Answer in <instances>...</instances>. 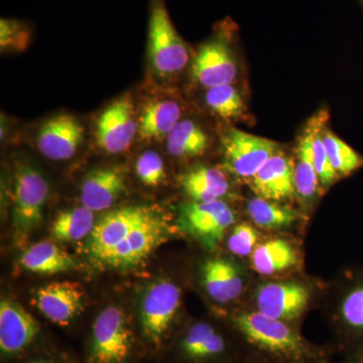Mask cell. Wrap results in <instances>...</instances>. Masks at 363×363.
Returning <instances> with one entry per match:
<instances>
[{
	"label": "cell",
	"instance_id": "obj_1",
	"mask_svg": "<svg viewBox=\"0 0 363 363\" xmlns=\"http://www.w3.org/2000/svg\"><path fill=\"white\" fill-rule=\"evenodd\" d=\"M233 325L247 345L269 363H313L316 350L286 322L259 311L238 313Z\"/></svg>",
	"mask_w": 363,
	"mask_h": 363
},
{
	"label": "cell",
	"instance_id": "obj_2",
	"mask_svg": "<svg viewBox=\"0 0 363 363\" xmlns=\"http://www.w3.org/2000/svg\"><path fill=\"white\" fill-rule=\"evenodd\" d=\"M147 30L150 65L157 75L172 77L185 70L190 52L177 32L164 0L150 2Z\"/></svg>",
	"mask_w": 363,
	"mask_h": 363
},
{
	"label": "cell",
	"instance_id": "obj_3",
	"mask_svg": "<svg viewBox=\"0 0 363 363\" xmlns=\"http://www.w3.org/2000/svg\"><path fill=\"white\" fill-rule=\"evenodd\" d=\"M169 234L171 230L166 216L157 211L147 221L135 227L119 245L98 260L95 266L121 271L140 266L168 240Z\"/></svg>",
	"mask_w": 363,
	"mask_h": 363
},
{
	"label": "cell",
	"instance_id": "obj_4",
	"mask_svg": "<svg viewBox=\"0 0 363 363\" xmlns=\"http://www.w3.org/2000/svg\"><path fill=\"white\" fill-rule=\"evenodd\" d=\"M49 184L38 169L20 164L14 173L13 224L20 238L30 235L43 220Z\"/></svg>",
	"mask_w": 363,
	"mask_h": 363
},
{
	"label": "cell",
	"instance_id": "obj_5",
	"mask_svg": "<svg viewBox=\"0 0 363 363\" xmlns=\"http://www.w3.org/2000/svg\"><path fill=\"white\" fill-rule=\"evenodd\" d=\"M133 342V331L125 313L117 306H108L93 325L87 363H125Z\"/></svg>",
	"mask_w": 363,
	"mask_h": 363
},
{
	"label": "cell",
	"instance_id": "obj_6",
	"mask_svg": "<svg viewBox=\"0 0 363 363\" xmlns=\"http://www.w3.org/2000/svg\"><path fill=\"white\" fill-rule=\"evenodd\" d=\"M233 28L221 26L214 37L204 43L192 61L193 80L202 87L233 84L238 69L234 59L230 40Z\"/></svg>",
	"mask_w": 363,
	"mask_h": 363
},
{
	"label": "cell",
	"instance_id": "obj_7",
	"mask_svg": "<svg viewBox=\"0 0 363 363\" xmlns=\"http://www.w3.org/2000/svg\"><path fill=\"white\" fill-rule=\"evenodd\" d=\"M179 226L209 250L218 247L228 229L235 223V214L222 200L190 202L179 210Z\"/></svg>",
	"mask_w": 363,
	"mask_h": 363
},
{
	"label": "cell",
	"instance_id": "obj_8",
	"mask_svg": "<svg viewBox=\"0 0 363 363\" xmlns=\"http://www.w3.org/2000/svg\"><path fill=\"white\" fill-rule=\"evenodd\" d=\"M222 147L225 168L240 180L248 182L279 150L278 143L236 128L224 135Z\"/></svg>",
	"mask_w": 363,
	"mask_h": 363
},
{
	"label": "cell",
	"instance_id": "obj_9",
	"mask_svg": "<svg viewBox=\"0 0 363 363\" xmlns=\"http://www.w3.org/2000/svg\"><path fill=\"white\" fill-rule=\"evenodd\" d=\"M181 305V290L169 279H159L145 290L140 317L143 336L159 345L166 335Z\"/></svg>",
	"mask_w": 363,
	"mask_h": 363
},
{
	"label": "cell",
	"instance_id": "obj_10",
	"mask_svg": "<svg viewBox=\"0 0 363 363\" xmlns=\"http://www.w3.org/2000/svg\"><path fill=\"white\" fill-rule=\"evenodd\" d=\"M157 210L150 206H126L113 210L96 222L88 236L85 252L92 264L104 257L135 228L150 218Z\"/></svg>",
	"mask_w": 363,
	"mask_h": 363
},
{
	"label": "cell",
	"instance_id": "obj_11",
	"mask_svg": "<svg viewBox=\"0 0 363 363\" xmlns=\"http://www.w3.org/2000/svg\"><path fill=\"white\" fill-rule=\"evenodd\" d=\"M138 135V119L133 98L124 94L111 102L98 118L95 138L107 154H123Z\"/></svg>",
	"mask_w": 363,
	"mask_h": 363
},
{
	"label": "cell",
	"instance_id": "obj_12",
	"mask_svg": "<svg viewBox=\"0 0 363 363\" xmlns=\"http://www.w3.org/2000/svg\"><path fill=\"white\" fill-rule=\"evenodd\" d=\"M84 140V126L71 114L47 119L37 133V147L52 161H67L77 154Z\"/></svg>",
	"mask_w": 363,
	"mask_h": 363
},
{
	"label": "cell",
	"instance_id": "obj_13",
	"mask_svg": "<svg viewBox=\"0 0 363 363\" xmlns=\"http://www.w3.org/2000/svg\"><path fill=\"white\" fill-rule=\"evenodd\" d=\"M33 302L48 320L65 326L84 311L86 294L75 281H52L35 291Z\"/></svg>",
	"mask_w": 363,
	"mask_h": 363
},
{
	"label": "cell",
	"instance_id": "obj_14",
	"mask_svg": "<svg viewBox=\"0 0 363 363\" xmlns=\"http://www.w3.org/2000/svg\"><path fill=\"white\" fill-rule=\"evenodd\" d=\"M310 300L307 286L296 281H271L257 290V311L281 321H295L305 311Z\"/></svg>",
	"mask_w": 363,
	"mask_h": 363
},
{
	"label": "cell",
	"instance_id": "obj_15",
	"mask_svg": "<svg viewBox=\"0 0 363 363\" xmlns=\"http://www.w3.org/2000/svg\"><path fill=\"white\" fill-rule=\"evenodd\" d=\"M257 197L271 201H281L296 194L295 162L284 152H278L250 181Z\"/></svg>",
	"mask_w": 363,
	"mask_h": 363
},
{
	"label": "cell",
	"instance_id": "obj_16",
	"mask_svg": "<svg viewBox=\"0 0 363 363\" xmlns=\"http://www.w3.org/2000/svg\"><path fill=\"white\" fill-rule=\"evenodd\" d=\"M39 323L25 308L13 301L0 303V350L4 354H16L26 350L37 337Z\"/></svg>",
	"mask_w": 363,
	"mask_h": 363
},
{
	"label": "cell",
	"instance_id": "obj_17",
	"mask_svg": "<svg viewBox=\"0 0 363 363\" xmlns=\"http://www.w3.org/2000/svg\"><path fill=\"white\" fill-rule=\"evenodd\" d=\"M125 188V176L121 169L106 167L94 169L81 184V204L93 212L104 211L116 204Z\"/></svg>",
	"mask_w": 363,
	"mask_h": 363
},
{
	"label": "cell",
	"instance_id": "obj_18",
	"mask_svg": "<svg viewBox=\"0 0 363 363\" xmlns=\"http://www.w3.org/2000/svg\"><path fill=\"white\" fill-rule=\"evenodd\" d=\"M183 108L178 100L155 98L143 105L138 119V136L143 140H161L167 138L182 121Z\"/></svg>",
	"mask_w": 363,
	"mask_h": 363
},
{
	"label": "cell",
	"instance_id": "obj_19",
	"mask_svg": "<svg viewBox=\"0 0 363 363\" xmlns=\"http://www.w3.org/2000/svg\"><path fill=\"white\" fill-rule=\"evenodd\" d=\"M201 278L209 297L221 304L240 297L245 285L238 267L222 257L207 260L202 267Z\"/></svg>",
	"mask_w": 363,
	"mask_h": 363
},
{
	"label": "cell",
	"instance_id": "obj_20",
	"mask_svg": "<svg viewBox=\"0 0 363 363\" xmlns=\"http://www.w3.org/2000/svg\"><path fill=\"white\" fill-rule=\"evenodd\" d=\"M20 264L26 271L43 276H52L78 267L71 255L50 241H40L26 248L21 253Z\"/></svg>",
	"mask_w": 363,
	"mask_h": 363
},
{
	"label": "cell",
	"instance_id": "obj_21",
	"mask_svg": "<svg viewBox=\"0 0 363 363\" xmlns=\"http://www.w3.org/2000/svg\"><path fill=\"white\" fill-rule=\"evenodd\" d=\"M181 186L192 202L221 200L229 191V182L221 169L197 166L184 174Z\"/></svg>",
	"mask_w": 363,
	"mask_h": 363
},
{
	"label": "cell",
	"instance_id": "obj_22",
	"mask_svg": "<svg viewBox=\"0 0 363 363\" xmlns=\"http://www.w3.org/2000/svg\"><path fill=\"white\" fill-rule=\"evenodd\" d=\"M320 116L321 112L313 117L298 140L297 161L295 162L296 194L305 200L315 197L320 188L313 156V135Z\"/></svg>",
	"mask_w": 363,
	"mask_h": 363
},
{
	"label": "cell",
	"instance_id": "obj_23",
	"mask_svg": "<svg viewBox=\"0 0 363 363\" xmlns=\"http://www.w3.org/2000/svg\"><path fill=\"white\" fill-rule=\"evenodd\" d=\"M297 252L281 238L264 241L252 253V266L262 276H272L292 269L297 264Z\"/></svg>",
	"mask_w": 363,
	"mask_h": 363
},
{
	"label": "cell",
	"instance_id": "obj_24",
	"mask_svg": "<svg viewBox=\"0 0 363 363\" xmlns=\"http://www.w3.org/2000/svg\"><path fill=\"white\" fill-rule=\"evenodd\" d=\"M167 150L177 159L200 157L209 147V136L199 124L182 119L167 136Z\"/></svg>",
	"mask_w": 363,
	"mask_h": 363
},
{
	"label": "cell",
	"instance_id": "obj_25",
	"mask_svg": "<svg viewBox=\"0 0 363 363\" xmlns=\"http://www.w3.org/2000/svg\"><path fill=\"white\" fill-rule=\"evenodd\" d=\"M96 222L95 212L81 205L59 212L52 221L50 233L56 240L74 242L88 238Z\"/></svg>",
	"mask_w": 363,
	"mask_h": 363
},
{
	"label": "cell",
	"instance_id": "obj_26",
	"mask_svg": "<svg viewBox=\"0 0 363 363\" xmlns=\"http://www.w3.org/2000/svg\"><path fill=\"white\" fill-rule=\"evenodd\" d=\"M247 210L255 225L269 230L286 228L297 220V213L291 208L257 196L248 202Z\"/></svg>",
	"mask_w": 363,
	"mask_h": 363
},
{
	"label": "cell",
	"instance_id": "obj_27",
	"mask_svg": "<svg viewBox=\"0 0 363 363\" xmlns=\"http://www.w3.org/2000/svg\"><path fill=\"white\" fill-rule=\"evenodd\" d=\"M325 149L338 178L347 177L363 167V157L332 133L326 124L322 128Z\"/></svg>",
	"mask_w": 363,
	"mask_h": 363
},
{
	"label": "cell",
	"instance_id": "obj_28",
	"mask_svg": "<svg viewBox=\"0 0 363 363\" xmlns=\"http://www.w3.org/2000/svg\"><path fill=\"white\" fill-rule=\"evenodd\" d=\"M204 99L208 108L225 121L240 118L245 113V101L233 84L208 88Z\"/></svg>",
	"mask_w": 363,
	"mask_h": 363
},
{
	"label": "cell",
	"instance_id": "obj_29",
	"mask_svg": "<svg viewBox=\"0 0 363 363\" xmlns=\"http://www.w3.org/2000/svg\"><path fill=\"white\" fill-rule=\"evenodd\" d=\"M339 314L343 328L351 337L363 340V281L344 296Z\"/></svg>",
	"mask_w": 363,
	"mask_h": 363
},
{
	"label": "cell",
	"instance_id": "obj_30",
	"mask_svg": "<svg viewBox=\"0 0 363 363\" xmlns=\"http://www.w3.org/2000/svg\"><path fill=\"white\" fill-rule=\"evenodd\" d=\"M326 112L321 111L319 121L313 135V156H314L315 168H316L318 180L320 187L327 189L338 179L337 174L332 167L330 160L327 155L326 149L322 138V128L326 124Z\"/></svg>",
	"mask_w": 363,
	"mask_h": 363
},
{
	"label": "cell",
	"instance_id": "obj_31",
	"mask_svg": "<svg viewBox=\"0 0 363 363\" xmlns=\"http://www.w3.org/2000/svg\"><path fill=\"white\" fill-rule=\"evenodd\" d=\"M216 331L212 325L205 322L192 325L182 339V354L191 362H205L207 344Z\"/></svg>",
	"mask_w": 363,
	"mask_h": 363
},
{
	"label": "cell",
	"instance_id": "obj_32",
	"mask_svg": "<svg viewBox=\"0 0 363 363\" xmlns=\"http://www.w3.org/2000/svg\"><path fill=\"white\" fill-rule=\"evenodd\" d=\"M32 28L26 21L16 18L0 21V47L2 51H23L30 45Z\"/></svg>",
	"mask_w": 363,
	"mask_h": 363
},
{
	"label": "cell",
	"instance_id": "obj_33",
	"mask_svg": "<svg viewBox=\"0 0 363 363\" xmlns=\"http://www.w3.org/2000/svg\"><path fill=\"white\" fill-rule=\"evenodd\" d=\"M135 169L138 180L147 187H159L167 178L164 160L156 150H147L140 155Z\"/></svg>",
	"mask_w": 363,
	"mask_h": 363
},
{
	"label": "cell",
	"instance_id": "obj_34",
	"mask_svg": "<svg viewBox=\"0 0 363 363\" xmlns=\"http://www.w3.org/2000/svg\"><path fill=\"white\" fill-rule=\"evenodd\" d=\"M259 234L255 227L247 223H240L234 227L228 238L229 250L238 257L252 255L257 247Z\"/></svg>",
	"mask_w": 363,
	"mask_h": 363
},
{
	"label": "cell",
	"instance_id": "obj_35",
	"mask_svg": "<svg viewBox=\"0 0 363 363\" xmlns=\"http://www.w3.org/2000/svg\"><path fill=\"white\" fill-rule=\"evenodd\" d=\"M340 363H363V352L357 353L354 357L350 358V359L345 360V362Z\"/></svg>",
	"mask_w": 363,
	"mask_h": 363
},
{
	"label": "cell",
	"instance_id": "obj_36",
	"mask_svg": "<svg viewBox=\"0 0 363 363\" xmlns=\"http://www.w3.org/2000/svg\"><path fill=\"white\" fill-rule=\"evenodd\" d=\"M33 363H43V362H33Z\"/></svg>",
	"mask_w": 363,
	"mask_h": 363
}]
</instances>
